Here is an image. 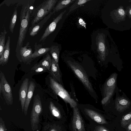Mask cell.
Instances as JSON below:
<instances>
[{
  "mask_svg": "<svg viewBox=\"0 0 131 131\" xmlns=\"http://www.w3.org/2000/svg\"><path fill=\"white\" fill-rule=\"evenodd\" d=\"M49 106L51 112L53 116L58 119H62V113L52 102H50Z\"/></svg>",
  "mask_w": 131,
  "mask_h": 131,
  "instance_id": "obj_22",
  "label": "cell"
},
{
  "mask_svg": "<svg viewBox=\"0 0 131 131\" xmlns=\"http://www.w3.org/2000/svg\"><path fill=\"white\" fill-rule=\"evenodd\" d=\"M131 122V112L124 115L121 121V126L124 128H127Z\"/></svg>",
  "mask_w": 131,
  "mask_h": 131,
  "instance_id": "obj_25",
  "label": "cell"
},
{
  "mask_svg": "<svg viewBox=\"0 0 131 131\" xmlns=\"http://www.w3.org/2000/svg\"><path fill=\"white\" fill-rule=\"evenodd\" d=\"M85 111L87 115L97 123L100 124H107L104 118L95 111L89 109H85Z\"/></svg>",
  "mask_w": 131,
  "mask_h": 131,
  "instance_id": "obj_12",
  "label": "cell"
},
{
  "mask_svg": "<svg viewBox=\"0 0 131 131\" xmlns=\"http://www.w3.org/2000/svg\"><path fill=\"white\" fill-rule=\"evenodd\" d=\"M73 108L72 122L74 131H85L82 118L77 106Z\"/></svg>",
  "mask_w": 131,
  "mask_h": 131,
  "instance_id": "obj_8",
  "label": "cell"
},
{
  "mask_svg": "<svg viewBox=\"0 0 131 131\" xmlns=\"http://www.w3.org/2000/svg\"><path fill=\"white\" fill-rule=\"evenodd\" d=\"M35 0H5L4 1L0 4V7L5 4L9 6L15 5L17 7L22 6L28 5H33Z\"/></svg>",
  "mask_w": 131,
  "mask_h": 131,
  "instance_id": "obj_13",
  "label": "cell"
},
{
  "mask_svg": "<svg viewBox=\"0 0 131 131\" xmlns=\"http://www.w3.org/2000/svg\"><path fill=\"white\" fill-rule=\"evenodd\" d=\"M75 0H59L56 5L53 9V12L55 13L56 12L60 10L67 7L71 4Z\"/></svg>",
  "mask_w": 131,
  "mask_h": 131,
  "instance_id": "obj_20",
  "label": "cell"
},
{
  "mask_svg": "<svg viewBox=\"0 0 131 131\" xmlns=\"http://www.w3.org/2000/svg\"><path fill=\"white\" fill-rule=\"evenodd\" d=\"M91 0H76L74 3L69 8V11L67 15L72 11L77 9L78 7L81 6L83 4L87 2L90 1Z\"/></svg>",
  "mask_w": 131,
  "mask_h": 131,
  "instance_id": "obj_26",
  "label": "cell"
},
{
  "mask_svg": "<svg viewBox=\"0 0 131 131\" xmlns=\"http://www.w3.org/2000/svg\"><path fill=\"white\" fill-rule=\"evenodd\" d=\"M29 45V43L28 42L24 46L16 49V55L20 62H25L27 61L28 58L33 53L32 48Z\"/></svg>",
  "mask_w": 131,
  "mask_h": 131,
  "instance_id": "obj_7",
  "label": "cell"
},
{
  "mask_svg": "<svg viewBox=\"0 0 131 131\" xmlns=\"http://www.w3.org/2000/svg\"><path fill=\"white\" fill-rule=\"evenodd\" d=\"M42 111L41 102L40 98L37 97H35L30 115L31 125L33 130L37 128L39 122V115L41 113Z\"/></svg>",
  "mask_w": 131,
  "mask_h": 131,
  "instance_id": "obj_5",
  "label": "cell"
},
{
  "mask_svg": "<svg viewBox=\"0 0 131 131\" xmlns=\"http://www.w3.org/2000/svg\"><path fill=\"white\" fill-rule=\"evenodd\" d=\"M31 70L37 73L45 72L48 70L45 67L42 66H38L35 65L31 68Z\"/></svg>",
  "mask_w": 131,
  "mask_h": 131,
  "instance_id": "obj_27",
  "label": "cell"
},
{
  "mask_svg": "<svg viewBox=\"0 0 131 131\" xmlns=\"http://www.w3.org/2000/svg\"><path fill=\"white\" fill-rule=\"evenodd\" d=\"M66 12L65 10L61 13L47 27L41 37L39 42L44 41L55 30L58 23L62 19L63 16Z\"/></svg>",
  "mask_w": 131,
  "mask_h": 131,
  "instance_id": "obj_9",
  "label": "cell"
},
{
  "mask_svg": "<svg viewBox=\"0 0 131 131\" xmlns=\"http://www.w3.org/2000/svg\"><path fill=\"white\" fill-rule=\"evenodd\" d=\"M0 131H6L4 122L1 117L0 119Z\"/></svg>",
  "mask_w": 131,
  "mask_h": 131,
  "instance_id": "obj_28",
  "label": "cell"
},
{
  "mask_svg": "<svg viewBox=\"0 0 131 131\" xmlns=\"http://www.w3.org/2000/svg\"><path fill=\"white\" fill-rule=\"evenodd\" d=\"M51 131H56L55 130H53Z\"/></svg>",
  "mask_w": 131,
  "mask_h": 131,
  "instance_id": "obj_34",
  "label": "cell"
},
{
  "mask_svg": "<svg viewBox=\"0 0 131 131\" xmlns=\"http://www.w3.org/2000/svg\"><path fill=\"white\" fill-rule=\"evenodd\" d=\"M6 29H4L0 34V57L3 53L5 48L6 36L7 34Z\"/></svg>",
  "mask_w": 131,
  "mask_h": 131,
  "instance_id": "obj_24",
  "label": "cell"
},
{
  "mask_svg": "<svg viewBox=\"0 0 131 131\" xmlns=\"http://www.w3.org/2000/svg\"><path fill=\"white\" fill-rule=\"evenodd\" d=\"M49 52L52 56V58L58 64L60 52V49L58 46L55 45H52L50 47Z\"/></svg>",
  "mask_w": 131,
  "mask_h": 131,
  "instance_id": "obj_21",
  "label": "cell"
},
{
  "mask_svg": "<svg viewBox=\"0 0 131 131\" xmlns=\"http://www.w3.org/2000/svg\"><path fill=\"white\" fill-rule=\"evenodd\" d=\"M129 12L130 14L131 15V9L130 10Z\"/></svg>",
  "mask_w": 131,
  "mask_h": 131,
  "instance_id": "obj_33",
  "label": "cell"
},
{
  "mask_svg": "<svg viewBox=\"0 0 131 131\" xmlns=\"http://www.w3.org/2000/svg\"><path fill=\"white\" fill-rule=\"evenodd\" d=\"M58 0L45 1L32 11L31 16L34 17L31 26L36 24L51 12Z\"/></svg>",
  "mask_w": 131,
  "mask_h": 131,
  "instance_id": "obj_2",
  "label": "cell"
},
{
  "mask_svg": "<svg viewBox=\"0 0 131 131\" xmlns=\"http://www.w3.org/2000/svg\"><path fill=\"white\" fill-rule=\"evenodd\" d=\"M54 13L53 12H51L38 23L33 26H31L29 28V35L31 36L34 37L37 35L45 24Z\"/></svg>",
  "mask_w": 131,
  "mask_h": 131,
  "instance_id": "obj_11",
  "label": "cell"
},
{
  "mask_svg": "<svg viewBox=\"0 0 131 131\" xmlns=\"http://www.w3.org/2000/svg\"><path fill=\"white\" fill-rule=\"evenodd\" d=\"M67 63L79 79L81 81L87 89L93 93L94 90L85 71L78 64L75 62L68 61Z\"/></svg>",
  "mask_w": 131,
  "mask_h": 131,
  "instance_id": "obj_4",
  "label": "cell"
},
{
  "mask_svg": "<svg viewBox=\"0 0 131 131\" xmlns=\"http://www.w3.org/2000/svg\"><path fill=\"white\" fill-rule=\"evenodd\" d=\"M51 74L55 80L60 83H61V74L58 64L57 63L53 58L52 59V62L50 71Z\"/></svg>",
  "mask_w": 131,
  "mask_h": 131,
  "instance_id": "obj_17",
  "label": "cell"
},
{
  "mask_svg": "<svg viewBox=\"0 0 131 131\" xmlns=\"http://www.w3.org/2000/svg\"><path fill=\"white\" fill-rule=\"evenodd\" d=\"M52 62V59L51 58L50 56L48 53L46 54L45 56L39 63L35 65L38 66L44 67L48 71H50Z\"/></svg>",
  "mask_w": 131,
  "mask_h": 131,
  "instance_id": "obj_19",
  "label": "cell"
},
{
  "mask_svg": "<svg viewBox=\"0 0 131 131\" xmlns=\"http://www.w3.org/2000/svg\"><path fill=\"white\" fill-rule=\"evenodd\" d=\"M115 82V79L114 78H111L108 80L107 83V84L108 86H111L113 85Z\"/></svg>",
  "mask_w": 131,
  "mask_h": 131,
  "instance_id": "obj_30",
  "label": "cell"
},
{
  "mask_svg": "<svg viewBox=\"0 0 131 131\" xmlns=\"http://www.w3.org/2000/svg\"><path fill=\"white\" fill-rule=\"evenodd\" d=\"M35 50L34 52L28 58V61L47 54L50 51V47L42 48L41 45H37L36 43Z\"/></svg>",
  "mask_w": 131,
  "mask_h": 131,
  "instance_id": "obj_15",
  "label": "cell"
},
{
  "mask_svg": "<svg viewBox=\"0 0 131 131\" xmlns=\"http://www.w3.org/2000/svg\"><path fill=\"white\" fill-rule=\"evenodd\" d=\"M118 12L119 14L123 16L125 14V12L124 10L122 9H119L118 10Z\"/></svg>",
  "mask_w": 131,
  "mask_h": 131,
  "instance_id": "obj_31",
  "label": "cell"
},
{
  "mask_svg": "<svg viewBox=\"0 0 131 131\" xmlns=\"http://www.w3.org/2000/svg\"><path fill=\"white\" fill-rule=\"evenodd\" d=\"M126 131H131V122L128 125L126 128Z\"/></svg>",
  "mask_w": 131,
  "mask_h": 131,
  "instance_id": "obj_32",
  "label": "cell"
},
{
  "mask_svg": "<svg viewBox=\"0 0 131 131\" xmlns=\"http://www.w3.org/2000/svg\"><path fill=\"white\" fill-rule=\"evenodd\" d=\"M50 86L56 94L61 98L65 102L68 103L73 108L77 106V102L72 99L67 91L62 85L52 77L50 78Z\"/></svg>",
  "mask_w": 131,
  "mask_h": 131,
  "instance_id": "obj_3",
  "label": "cell"
},
{
  "mask_svg": "<svg viewBox=\"0 0 131 131\" xmlns=\"http://www.w3.org/2000/svg\"><path fill=\"white\" fill-rule=\"evenodd\" d=\"M0 94L2 93L4 98L8 104L12 105L13 98L11 86L7 81L3 73H0Z\"/></svg>",
  "mask_w": 131,
  "mask_h": 131,
  "instance_id": "obj_6",
  "label": "cell"
},
{
  "mask_svg": "<svg viewBox=\"0 0 131 131\" xmlns=\"http://www.w3.org/2000/svg\"><path fill=\"white\" fill-rule=\"evenodd\" d=\"M10 37L8 36L5 45V48L1 56L0 57V64L4 65L8 62L10 52Z\"/></svg>",
  "mask_w": 131,
  "mask_h": 131,
  "instance_id": "obj_16",
  "label": "cell"
},
{
  "mask_svg": "<svg viewBox=\"0 0 131 131\" xmlns=\"http://www.w3.org/2000/svg\"><path fill=\"white\" fill-rule=\"evenodd\" d=\"M32 5H28L22 6L20 13V24L19 36L16 49L23 46L24 41L28 27L29 21L32 12L30 9Z\"/></svg>",
  "mask_w": 131,
  "mask_h": 131,
  "instance_id": "obj_1",
  "label": "cell"
},
{
  "mask_svg": "<svg viewBox=\"0 0 131 131\" xmlns=\"http://www.w3.org/2000/svg\"><path fill=\"white\" fill-rule=\"evenodd\" d=\"M17 9L16 7H15L11 18L9 25V29L12 33L14 31L17 20Z\"/></svg>",
  "mask_w": 131,
  "mask_h": 131,
  "instance_id": "obj_23",
  "label": "cell"
},
{
  "mask_svg": "<svg viewBox=\"0 0 131 131\" xmlns=\"http://www.w3.org/2000/svg\"><path fill=\"white\" fill-rule=\"evenodd\" d=\"M95 131H109L104 127L100 126L97 127Z\"/></svg>",
  "mask_w": 131,
  "mask_h": 131,
  "instance_id": "obj_29",
  "label": "cell"
},
{
  "mask_svg": "<svg viewBox=\"0 0 131 131\" xmlns=\"http://www.w3.org/2000/svg\"><path fill=\"white\" fill-rule=\"evenodd\" d=\"M35 87V83L33 82L30 81L24 110V114L26 115L27 114L28 106L33 96Z\"/></svg>",
  "mask_w": 131,
  "mask_h": 131,
  "instance_id": "obj_18",
  "label": "cell"
},
{
  "mask_svg": "<svg viewBox=\"0 0 131 131\" xmlns=\"http://www.w3.org/2000/svg\"><path fill=\"white\" fill-rule=\"evenodd\" d=\"M29 79L26 78L23 81L20 88L19 95L23 112L24 111L25 103L28 93Z\"/></svg>",
  "mask_w": 131,
  "mask_h": 131,
  "instance_id": "obj_10",
  "label": "cell"
},
{
  "mask_svg": "<svg viewBox=\"0 0 131 131\" xmlns=\"http://www.w3.org/2000/svg\"><path fill=\"white\" fill-rule=\"evenodd\" d=\"M102 34H98L96 37V44L99 57L102 59L105 54V47Z\"/></svg>",
  "mask_w": 131,
  "mask_h": 131,
  "instance_id": "obj_14",
  "label": "cell"
}]
</instances>
